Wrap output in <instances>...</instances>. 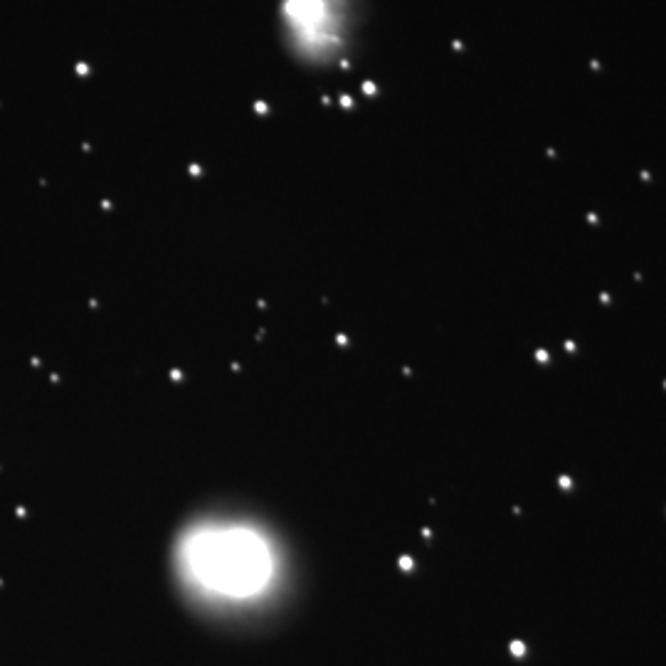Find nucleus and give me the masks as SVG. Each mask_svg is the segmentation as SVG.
I'll list each match as a JSON object with an SVG mask.
<instances>
[{"label": "nucleus", "instance_id": "1", "mask_svg": "<svg viewBox=\"0 0 666 666\" xmlns=\"http://www.w3.org/2000/svg\"><path fill=\"white\" fill-rule=\"evenodd\" d=\"M168 558L181 588L195 600L255 607L289 583L294 555L267 518L215 509L190 516L178 528Z\"/></svg>", "mask_w": 666, "mask_h": 666}, {"label": "nucleus", "instance_id": "2", "mask_svg": "<svg viewBox=\"0 0 666 666\" xmlns=\"http://www.w3.org/2000/svg\"><path fill=\"white\" fill-rule=\"evenodd\" d=\"M279 30L289 55L306 67H333L348 55L356 0H282Z\"/></svg>", "mask_w": 666, "mask_h": 666}, {"label": "nucleus", "instance_id": "3", "mask_svg": "<svg viewBox=\"0 0 666 666\" xmlns=\"http://www.w3.org/2000/svg\"><path fill=\"white\" fill-rule=\"evenodd\" d=\"M511 652H514V657H523V654H526V644L514 642L511 644Z\"/></svg>", "mask_w": 666, "mask_h": 666}]
</instances>
